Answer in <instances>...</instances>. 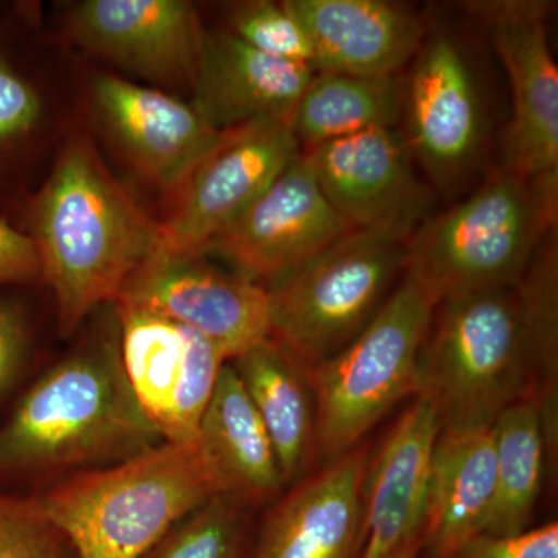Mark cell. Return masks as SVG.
Returning <instances> with one entry per match:
<instances>
[{"label":"cell","instance_id":"cell-8","mask_svg":"<svg viewBox=\"0 0 558 558\" xmlns=\"http://www.w3.org/2000/svg\"><path fill=\"white\" fill-rule=\"evenodd\" d=\"M413 160L438 190L475 172L486 145V109L464 46L451 33H427L402 81V117Z\"/></svg>","mask_w":558,"mask_h":558},{"label":"cell","instance_id":"cell-4","mask_svg":"<svg viewBox=\"0 0 558 558\" xmlns=\"http://www.w3.org/2000/svg\"><path fill=\"white\" fill-rule=\"evenodd\" d=\"M558 175L526 179L499 167L453 207L429 216L409 241L405 274L436 303L515 289L557 230Z\"/></svg>","mask_w":558,"mask_h":558},{"label":"cell","instance_id":"cell-6","mask_svg":"<svg viewBox=\"0 0 558 558\" xmlns=\"http://www.w3.org/2000/svg\"><path fill=\"white\" fill-rule=\"evenodd\" d=\"M436 306L403 271L366 328L332 357L307 368L318 454L326 464L360 446L381 417L414 396L417 355Z\"/></svg>","mask_w":558,"mask_h":558},{"label":"cell","instance_id":"cell-25","mask_svg":"<svg viewBox=\"0 0 558 558\" xmlns=\"http://www.w3.org/2000/svg\"><path fill=\"white\" fill-rule=\"evenodd\" d=\"M495 490L483 535L509 537L527 531L548 469L542 416L534 399L524 398L494 424Z\"/></svg>","mask_w":558,"mask_h":558},{"label":"cell","instance_id":"cell-5","mask_svg":"<svg viewBox=\"0 0 558 558\" xmlns=\"http://www.w3.org/2000/svg\"><path fill=\"white\" fill-rule=\"evenodd\" d=\"M531 396L515 289L440 301L418 351L414 398L433 407L442 428L494 427Z\"/></svg>","mask_w":558,"mask_h":558},{"label":"cell","instance_id":"cell-30","mask_svg":"<svg viewBox=\"0 0 558 558\" xmlns=\"http://www.w3.org/2000/svg\"><path fill=\"white\" fill-rule=\"evenodd\" d=\"M0 558H78L33 499L0 497Z\"/></svg>","mask_w":558,"mask_h":558},{"label":"cell","instance_id":"cell-33","mask_svg":"<svg viewBox=\"0 0 558 558\" xmlns=\"http://www.w3.org/2000/svg\"><path fill=\"white\" fill-rule=\"evenodd\" d=\"M40 275L32 236L0 220V282L32 281Z\"/></svg>","mask_w":558,"mask_h":558},{"label":"cell","instance_id":"cell-1","mask_svg":"<svg viewBox=\"0 0 558 558\" xmlns=\"http://www.w3.org/2000/svg\"><path fill=\"white\" fill-rule=\"evenodd\" d=\"M32 240L57 300L58 329L70 336L95 307L119 301L159 247L160 222L138 207L90 143L75 140L40 190Z\"/></svg>","mask_w":558,"mask_h":558},{"label":"cell","instance_id":"cell-15","mask_svg":"<svg viewBox=\"0 0 558 558\" xmlns=\"http://www.w3.org/2000/svg\"><path fill=\"white\" fill-rule=\"evenodd\" d=\"M94 101L137 170L171 191L229 132L213 130L190 102L116 75L94 81Z\"/></svg>","mask_w":558,"mask_h":558},{"label":"cell","instance_id":"cell-31","mask_svg":"<svg viewBox=\"0 0 558 558\" xmlns=\"http://www.w3.org/2000/svg\"><path fill=\"white\" fill-rule=\"evenodd\" d=\"M451 558H558V524L554 521L509 537L478 535Z\"/></svg>","mask_w":558,"mask_h":558},{"label":"cell","instance_id":"cell-7","mask_svg":"<svg viewBox=\"0 0 558 558\" xmlns=\"http://www.w3.org/2000/svg\"><path fill=\"white\" fill-rule=\"evenodd\" d=\"M410 238L352 230L269 286L270 340L304 368L347 347L376 317L405 270Z\"/></svg>","mask_w":558,"mask_h":558},{"label":"cell","instance_id":"cell-22","mask_svg":"<svg viewBox=\"0 0 558 558\" xmlns=\"http://www.w3.org/2000/svg\"><path fill=\"white\" fill-rule=\"evenodd\" d=\"M230 363L266 425L286 486L299 483L318 457L307 368L270 339L253 344Z\"/></svg>","mask_w":558,"mask_h":558},{"label":"cell","instance_id":"cell-18","mask_svg":"<svg viewBox=\"0 0 558 558\" xmlns=\"http://www.w3.org/2000/svg\"><path fill=\"white\" fill-rule=\"evenodd\" d=\"M314 46L315 72L388 78L409 68L427 24L389 0H286Z\"/></svg>","mask_w":558,"mask_h":558},{"label":"cell","instance_id":"cell-20","mask_svg":"<svg viewBox=\"0 0 558 558\" xmlns=\"http://www.w3.org/2000/svg\"><path fill=\"white\" fill-rule=\"evenodd\" d=\"M494 427L442 428L432 454L422 553L451 558L483 535L495 490Z\"/></svg>","mask_w":558,"mask_h":558},{"label":"cell","instance_id":"cell-3","mask_svg":"<svg viewBox=\"0 0 558 558\" xmlns=\"http://www.w3.org/2000/svg\"><path fill=\"white\" fill-rule=\"evenodd\" d=\"M222 494L199 442H165L120 464L50 481L33 497L78 558H140Z\"/></svg>","mask_w":558,"mask_h":558},{"label":"cell","instance_id":"cell-19","mask_svg":"<svg viewBox=\"0 0 558 558\" xmlns=\"http://www.w3.org/2000/svg\"><path fill=\"white\" fill-rule=\"evenodd\" d=\"M314 69L277 60L229 31L205 32L190 105L213 130H240L258 121H288Z\"/></svg>","mask_w":558,"mask_h":558},{"label":"cell","instance_id":"cell-17","mask_svg":"<svg viewBox=\"0 0 558 558\" xmlns=\"http://www.w3.org/2000/svg\"><path fill=\"white\" fill-rule=\"evenodd\" d=\"M369 450L360 444L293 484L256 529V558H355Z\"/></svg>","mask_w":558,"mask_h":558},{"label":"cell","instance_id":"cell-16","mask_svg":"<svg viewBox=\"0 0 558 558\" xmlns=\"http://www.w3.org/2000/svg\"><path fill=\"white\" fill-rule=\"evenodd\" d=\"M440 429L433 407L416 398L385 435L376 454H369L359 558H391L422 538L432 454Z\"/></svg>","mask_w":558,"mask_h":558},{"label":"cell","instance_id":"cell-11","mask_svg":"<svg viewBox=\"0 0 558 558\" xmlns=\"http://www.w3.org/2000/svg\"><path fill=\"white\" fill-rule=\"evenodd\" d=\"M117 303L196 330L229 362L270 337L267 289L240 271L213 266L201 253L156 250Z\"/></svg>","mask_w":558,"mask_h":558},{"label":"cell","instance_id":"cell-21","mask_svg":"<svg viewBox=\"0 0 558 558\" xmlns=\"http://www.w3.org/2000/svg\"><path fill=\"white\" fill-rule=\"evenodd\" d=\"M197 442L222 494L248 508L277 498L286 486L266 425L230 362L220 371Z\"/></svg>","mask_w":558,"mask_h":558},{"label":"cell","instance_id":"cell-14","mask_svg":"<svg viewBox=\"0 0 558 558\" xmlns=\"http://www.w3.org/2000/svg\"><path fill=\"white\" fill-rule=\"evenodd\" d=\"M76 46L159 86H193L205 31L186 0H83L68 14Z\"/></svg>","mask_w":558,"mask_h":558},{"label":"cell","instance_id":"cell-10","mask_svg":"<svg viewBox=\"0 0 558 558\" xmlns=\"http://www.w3.org/2000/svg\"><path fill=\"white\" fill-rule=\"evenodd\" d=\"M462 9L486 25L508 73L512 116L501 167L526 179L558 175V70L546 32L554 3L486 0Z\"/></svg>","mask_w":558,"mask_h":558},{"label":"cell","instance_id":"cell-13","mask_svg":"<svg viewBox=\"0 0 558 558\" xmlns=\"http://www.w3.org/2000/svg\"><path fill=\"white\" fill-rule=\"evenodd\" d=\"M351 231L300 153L207 253H219L234 270L269 288Z\"/></svg>","mask_w":558,"mask_h":558},{"label":"cell","instance_id":"cell-12","mask_svg":"<svg viewBox=\"0 0 558 558\" xmlns=\"http://www.w3.org/2000/svg\"><path fill=\"white\" fill-rule=\"evenodd\" d=\"M319 189L352 230L411 238L429 218L433 194L417 178L396 128H380L301 150Z\"/></svg>","mask_w":558,"mask_h":558},{"label":"cell","instance_id":"cell-23","mask_svg":"<svg viewBox=\"0 0 558 558\" xmlns=\"http://www.w3.org/2000/svg\"><path fill=\"white\" fill-rule=\"evenodd\" d=\"M402 117L400 76L368 78L315 72L289 120L301 150L380 128Z\"/></svg>","mask_w":558,"mask_h":558},{"label":"cell","instance_id":"cell-27","mask_svg":"<svg viewBox=\"0 0 558 558\" xmlns=\"http://www.w3.org/2000/svg\"><path fill=\"white\" fill-rule=\"evenodd\" d=\"M250 510L229 495H215L140 558H256V529Z\"/></svg>","mask_w":558,"mask_h":558},{"label":"cell","instance_id":"cell-29","mask_svg":"<svg viewBox=\"0 0 558 558\" xmlns=\"http://www.w3.org/2000/svg\"><path fill=\"white\" fill-rule=\"evenodd\" d=\"M185 376L179 391L171 436L167 442H197L202 416L218 385L220 371L229 362L223 352L207 337L190 328H185Z\"/></svg>","mask_w":558,"mask_h":558},{"label":"cell","instance_id":"cell-35","mask_svg":"<svg viewBox=\"0 0 558 558\" xmlns=\"http://www.w3.org/2000/svg\"><path fill=\"white\" fill-rule=\"evenodd\" d=\"M422 554V538L413 539L409 545L403 546L391 558H418Z\"/></svg>","mask_w":558,"mask_h":558},{"label":"cell","instance_id":"cell-28","mask_svg":"<svg viewBox=\"0 0 558 558\" xmlns=\"http://www.w3.org/2000/svg\"><path fill=\"white\" fill-rule=\"evenodd\" d=\"M229 32L267 57L314 69V46L310 35L286 2L252 0L240 3L231 11Z\"/></svg>","mask_w":558,"mask_h":558},{"label":"cell","instance_id":"cell-34","mask_svg":"<svg viewBox=\"0 0 558 558\" xmlns=\"http://www.w3.org/2000/svg\"><path fill=\"white\" fill-rule=\"evenodd\" d=\"M27 351V329L20 311L0 303V395L16 380Z\"/></svg>","mask_w":558,"mask_h":558},{"label":"cell","instance_id":"cell-2","mask_svg":"<svg viewBox=\"0 0 558 558\" xmlns=\"http://www.w3.org/2000/svg\"><path fill=\"white\" fill-rule=\"evenodd\" d=\"M165 442L121 363L119 326L84 341L27 389L0 428V473L54 481Z\"/></svg>","mask_w":558,"mask_h":558},{"label":"cell","instance_id":"cell-24","mask_svg":"<svg viewBox=\"0 0 558 558\" xmlns=\"http://www.w3.org/2000/svg\"><path fill=\"white\" fill-rule=\"evenodd\" d=\"M121 363L140 409L170 439L186 366L185 328L153 312L116 303Z\"/></svg>","mask_w":558,"mask_h":558},{"label":"cell","instance_id":"cell-9","mask_svg":"<svg viewBox=\"0 0 558 558\" xmlns=\"http://www.w3.org/2000/svg\"><path fill=\"white\" fill-rule=\"evenodd\" d=\"M301 153L288 121L267 120L227 132L175 191L160 222L157 250L201 253L230 229Z\"/></svg>","mask_w":558,"mask_h":558},{"label":"cell","instance_id":"cell-32","mask_svg":"<svg viewBox=\"0 0 558 558\" xmlns=\"http://www.w3.org/2000/svg\"><path fill=\"white\" fill-rule=\"evenodd\" d=\"M39 116L40 100L36 90L0 60V143L31 131Z\"/></svg>","mask_w":558,"mask_h":558},{"label":"cell","instance_id":"cell-26","mask_svg":"<svg viewBox=\"0 0 558 558\" xmlns=\"http://www.w3.org/2000/svg\"><path fill=\"white\" fill-rule=\"evenodd\" d=\"M531 363L532 396L542 416L548 469L558 453V244L557 230L539 245L515 288Z\"/></svg>","mask_w":558,"mask_h":558}]
</instances>
